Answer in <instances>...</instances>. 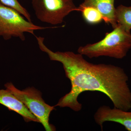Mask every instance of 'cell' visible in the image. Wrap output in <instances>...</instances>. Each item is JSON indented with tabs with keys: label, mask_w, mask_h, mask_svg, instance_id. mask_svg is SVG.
I'll use <instances>...</instances> for the list:
<instances>
[{
	"label": "cell",
	"mask_w": 131,
	"mask_h": 131,
	"mask_svg": "<svg viewBox=\"0 0 131 131\" xmlns=\"http://www.w3.org/2000/svg\"><path fill=\"white\" fill-rule=\"evenodd\" d=\"M37 40L40 50L47 53L51 61L62 64L71 83L70 91L61 98L55 106L69 107L79 112L82 108L78 100L80 94L98 91L110 98L115 107L125 111L131 109L129 78L123 68L112 64L91 63L82 54L72 51L54 52L45 45L43 38L39 37Z\"/></svg>",
	"instance_id": "cell-1"
},
{
	"label": "cell",
	"mask_w": 131,
	"mask_h": 131,
	"mask_svg": "<svg viewBox=\"0 0 131 131\" xmlns=\"http://www.w3.org/2000/svg\"><path fill=\"white\" fill-rule=\"evenodd\" d=\"M131 49V34L117 24L99 42L80 46L78 52L90 58L101 56L122 59Z\"/></svg>",
	"instance_id": "cell-2"
},
{
	"label": "cell",
	"mask_w": 131,
	"mask_h": 131,
	"mask_svg": "<svg viewBox=\"0 0 131 131\" xmlns=\"http://www.w3.org/2000/svg\"><path fill=\"white\" fill-rule=\"evenodd\" d=\"M48 28L50 27L37 26L28 21L18 11L0 2V37L5 40L16 37L24 41L25 33L34 35L35 30Z\"/></svg>",
	"instance_id": "cell-3"
},
{
	"label": "cell",
	"mask_w": 131,
	"mask_h": 131,
	"mask_svg": "<svg viewBox=\"0 0 131 131\" xmlns=\"http://www.w3.org/2000/svg\"><path fill=\"white\" fill-rule=\"evenodd\" d=\"M5 87L24 103L37 119L38 122L42 124L46 130H56L55 127L49 122L50 114L55 109V106L49 105L45 102L40 91L33 87L19 90L12 83H6Z\"/></svg>",
	"instance_id": "cell-4"
},
{
	"label": "cell",
	"mask_w": 131,
	"mask_h": 131,
	"mask_svg": "<svg viewBox=\"0 0 131 131\" xmlns=\"http://www.w3.org/2000/svg\"><path fill=\"white\" fill-rule=\"evenodd\" d=\"M31 3L37 19L53 25L62 24L68 15L78 11L73 0H32Z\"/></svg>",
	"instance_id": "cell-5"
},
{
	"label": "cell",
	"mask_w": 131,
	"mask_h": 131,
	"mask_svg": "<svg viewBox=\"0 0 131 131\" xmlns=\"http://www.w3.org/2000/svg\"><path fill=\"white\" fill-rule=\"evenodd\" d=\"M108 106L100 107L94 115L95 122L103 129L104 122L110 121L121 124L128 131H131V112Z\"/></svg>",
	"instance_id": "cell-6"
},
{
	"label": "cell",
	"mask_w": 131,
	"mask_h": 131,
	"mask_svg": "<svg viewBox=\"0 0 131 131\" xmlns=\"http://www.w3.org/2000/svg\"><path fill=\"white\" fill-rule=\"evenodd\" d=\"M0 104L22 116L26 122H38L36 117L8 90H0Z\"/></svg>",
	"instance_id": "cell-7"
},
{
	"label": "cell",
	"mask_w": 131,
	"mask_h": 131,
	"mask_svg": "<svg viewBox=\"0 0 131 131\" xmlns=\"http://www.w3.org/2000/svg\"><path fill=\"white\" fill-rule=\"evenodd\" d=\"M115 0H84L81 5L95 8L101 14L104 21L111 25L113 28L117 25L115 19Z\"/></svg>",
	"instance_id": "cell-8"
},
{
	"label": "cell",
	"mask_w": 131,
	"mask_h": 131,
	"mask_svg": "<svg viewBox=\"0 0 131 131\" xmlns=\"http://www.w3.org/2000/svg\"><path fill=\"white\" fill-rule=\"evenodd\" d=\"M78 11L81 12L84 21L89 25H97L104 21L101 14L97 9L92 7L80 5L78 7Z\"/></svg>",
	"instance_id": "cell-9"
},
{
	"label": "cell",
	"mask_w": 131,
	"mask_h": 131,
	"mask_svg": "<svg viewBox=\"0 0 131 131\" xmlns=\"http://www.w3.org/2000/svg\"><path fill=\"white\" fill-rule=\"evenodd\" d=\"M115 19L119 25L128 32L131 30V6L120 5L116 8Z\"/></svg>",
	"instance_id": "cell-10"
},
{
	"label": "cell",
	"mask_w": 131,
	"mask_h": 131,
	"mask_svg": "<svg viewBox=\"0 0 131 131\" xmlns=\"http://www.w3.org/2000/svg\"><path fill=\"white\" fill-rule=\"evenodd\" d=\"M0 2L5 6L15 9L28 21L32 22L30 14L25 8L21 6L18 0H0Z\"/></svg>",
	"instance_id": "cell-11"
}]
</instances>
